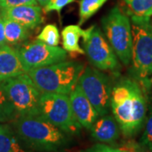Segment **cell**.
I'll list each match as a JSON object with an SVG mask.
<instances>
[{
	"mask_svg": "<svg viewBox=\"0 0 152 152\" xmlns=\"http://www.w3.org/2000/svg\"><path fill=\"white\" fill-rule=\"evenodd\" d=\"M111 109L125 137L136 135L146 119L145 92L134 78H123L112 88Z\"/></svg>",
	"mask_w": 152,
	"mask_h": 152,
	"instance_id": "1",
	"label": "cell"
},
{
	"mask_svg": "<svg viewBox=\"0 0 152 152\" xmlns=\"http://www.w3.org/2000/svg\"><path fill=\"white\" fill-rule=\"evenodd\" d=\"M13 128L20 140L36 151H57L69 143L64 132L40 115L19 116Z\"/></svg>",
	"mask_w": 152,
	"mask_h": 152,
	"instance_id": "2",
	"label": "cell"
},
{
	"mask_svg": "<svg viewBox=\"0 0 152 152\" xmlns=\"http://www.w3.org/2000/svg\"><path fill=\"white\" fill-rule=\"evenodd\" d=\"M132 75L145 92L152 86V22L151 18L130 15Z\"/></svg>",
	"mask_w": 152,
	"mask_h": 152,
	"instance_id": "3",
	"label": "cell"
},
{
	"mask_svg": "<svg viewBox=\"0 0 152 152\" xmlns=\"http://www.w3.org/2000/svg\"><path fill=\"white\" fill-rule=\"evenodd\" d=\"M85 65L75 61H63L52 65L31 69L28 75L42 92L69 95L78 84Z\"/></svg>",
	"mask_w": 152,
	"mask_h": 152,
	"instance_id": "4",
	"label": "cell"
},
{
	"mask_svg": "<svg viewBox=\"0 0 152 152\" xmlns=\"http://www.w3.org/2000/svg\"><path fill=\"white\" fill-rule=\"evenodd\" d=\"M107 42L120 61L129 65L132 57V27L129 15L115 6L102 20Z\"/></svg>",
	"mask_w": 152,
	"mask_h": 152,
	"instance_id": "5",
	"label": "cell"
},
{
	"mask_svg": "<svg viewBox=\"0 0 152 152\" xmlns=\"http://www.w3.org/2000/svg\"><path fill=\"white\" fill-rule=\"evenodd\" d=\"M0 89L13 105L19 116L39 115L42 91L27 73L10 78L0 85Z\"/></svg>",
	"mask_w": 152,
	"mask_h": 152,
	"instance_id": "6",
	"label": "cell"
},
{
	"mask_svg": "<svg viewBox=\"0 0 152 152\" xmlns=\"http://www.w3.org/2000/svg\"><path fill=\"white\" fill-rule=\"evenodd\" d=\"M39 115L66 134L76 135L80 133L82 127L73 113L69 95L42 92L39 101Z\"/></svg>",
	"mask_w": 152,
	"mask_h": 152,
	"instance_id": "7",
	"label": "cell"
},
{
	"mask_svg": "<svg viewBox=\"0 0 152 152\" xmlns=\"http://www.w3.org/2000/svg\"><path fill=\"white\" fill-rule=\"evenodd\" d=\"M78 85L95 107L99 117L108 114L111 108L112 86L109 78L102 71L87 66L82 72Z\"/></svg>",
	"mask_w": 152,
	"mask_h": 152,
	"instance_id": "8",
	"label": "cell"
},
{
	"mask_svg": "<svg viewBox=\"0 0 152 152\" xmlns=\"http://www.w3.org/2000/svg\"><path fill=\"white\" fill-rule=\"evenodd\" d=\"M83 38L85 53L91 64L102 71H118L120 65L118 57L111 45L105 39L101 29L92 26L86 30Z\"/></svg>",
	"mask_w": 152,
	"mask_h": 152,
	"instance_id": "9",
	"label": "cell"
},
{
	"mask_svg": "<svg viewBox=\"0 0 152 152\" xmlns=\"http://www.w3.org/2000/svg\"><path fill=\"white\" fill-rule=\"evenodd\" d=\"M17 53L27 73L29 70L52 65L65 61L67 52L59 47H53L35 40L18 45Z\"/></svg>",
	"mask_w": 152,
	"mask_h": 152,
	"instance_id": "10",
	"label": "cell"
},
{
	"mask_svg": "<svg viewBox=\"0 0 152 152\" xmlns=\"http://www.w3.org/2000/svg\"><path fill=\"white\" fill-rule=\"evenodd\" d=\"M69 97L76 120L82 128L90 130L99 117L95 107L83 93L78 84L69 95Z\"/></svg>",
	"mask_w": 152,
	"mask_h": 152,
	"instance_id": "11",
	"label": "cell"
},
{
	"mask_svg": "<svg viewBox=\"0 0 152 152\" xmlns=\"http://www.w3.org/2000/svg\"><path fill=\"white\" fill-rule=\"evenodd\" d=\"M1 16L14 20L30 30L37 28L43 22L42 10L37 5H20L0 10Z\"/></svg>",
	"mask_w": 152,
	"mask_h": 152,
	"instance_id": "12",
	"label": "cell"
},
{
	"mask_svg": "<svg viewBox=\"0 0 152 152\" xmlns=\"http://www.w3.org/2000/svg\"><path fill=\"white\" fill-rule=\"evenodd\" d=\"M90 131L94 140L105 144L113 143L118 140L121 133L118 124L113 115L108 114L98 117Z\"/></svg>",
	"mask_w": 152,
	"mask_h": 152,
	"instance_id": "13",
	"label": "cell"
},
{
	"mask_svg": "<svg viewBox=\"0 0 152 152\" xmlns=\"http://www.w3.org/2000/svg\"><path fill=\"white\" fill-rule=\"evenodd\" d=\"M26 73L15 48L10 45L0 47V85L7 80Z\"/></svg>",
	"mask_w": 152,
	"mask_h": 152,
	"instance_id": "14",
	"label": "cell"
},
{
	"mask_svg": "<svg viewBox=\"0 0 152 152\" xmlns=\"http://www.w3.org/2000/svg\"><path fill=\"white\" fill-rule=\"evenodd\" d=\"M86 30L77 25H70L64 28L61 34L63 48L70 54H86L84 48L80 45V40L86 37Z\"/></svg>",
	"mask_w": 152,
	"mask_h": 152,
	"instance_id": "15",
	"label": "cell"
},
{
	"mask_svg": "<svg viewBox=\"0 0 152 152\" xmlns=\"http://www.w3.org/2000/svg\"><path fill=\"white\" fill-rule=\"evenodd\" d=\"M3 20L4 23V34L7 45L11 47L17 46L25 42L30 37V29L10 18L3 17Z\"/></svg>",
	"mask_w": 152,
	"mask_h": 152,
	"instance_id": "16",
	"label": "cell"
},
{
	"mask_svg": "<svg viewBox=\"0 0 152 152\" xmlns=\"http://www.w3.org/2000/svg\"><path fill=\"white\" fill-rule=\"evenodd\" d=\"M0 152H27L11 127L0 133Z\"/></svg>",
	"mask_w": 152,
	"mask_h": 152,
	"instance_id": "17",
	"label": "cell"
},
{
	"mask_svg": "<svg viewBox=\"0 0 152 152\" xmlns=\"http://www.w3.org/2000/svg\"><path fill=\"white\" fill-rule=\"evenodd\" d=\"M129 10V15L137 17L151 18L152 0H124Z\"/></svg>",
	"mask_w": 152,
	"mask_h": 152,
	"instance_id": "18",
	"label": "cell"
},
{
	"mask_svg": "<svg viewBox=\"0 0 152 152\" xmlns=\"http://www.w3.org/2000/svg\"><path fill=\"white\" fill-rule=\"evenodd\" d=\"M108 0H80L79 25L81 26L85 22L87 21Z\"/></svg>",
	"mask_w": 152,
	"mask_h": 152,
	"instance_id": "19",
	"label": "cell"
},
{
	"mask_svg": "<svg viewBox=\"0 0 152 152\" xmlns=\"http://www.w3.org/2000/svg\"><path fill=\"white\" fill-rule=\"evenodd\" d=\"M19 117L13 105L6 97L5 94L0 89V123L13 122Z\"/></svg>",
	"mask_w": 152,
	"mask_h": 152,
	"instance_id": "20",
	"label": "cell"
},
{
	"mask_svg": "<svg viewBox=\"0 0 152 152\" xmlns=\"http://www.w3.org/2000/svg\"><path fill=\"white\" fill-rule=\"evenodd\" d=\"M37 39L50 46L57 47L60 42L59 31L55 25H47L38 35Z\"/></svg>",
	"mask_w": 152,
	"mask_h": 152,
	"instance_id": "21",
	"label": "cell"
},
{
	"mask_svg": "<svg viewBox=\"0 0 152 152\" xmlns=\"http://www.w3.org/2000/svg\"><path fill=\"white\" fill-rule=\"evenodd\" d=\"M140 144L147 152H152V111L145 122V127L140 139Z\"/></svg>",
	"mask_w": 152,
	"mask_h": 152,
	"instance_id": "22",
	"label": "cell"
},
{
	"mask_svg": "<svg viewBox=\"0 0 152 152\" xmlns=\"http://www.w3.org/2000/svg\"><path fill=\"white\" fill-rule=\"evenodd\" d=\"M74 1L75 0H49L47 5L43 7L44 13H48L52 11L60 13L65 6L73 3Z\"/></svg>",
	"mask_w": 152,
	"mask_h": 152,
	"instance_id": "23",
	"label": "cell"
},
{
	"mask_svg": "<svg viewBox=\"0 0 152 152\" xmlns=\"http://www.w3.org/2000/svg\"><path fill=\"white\" fill-rule=\"evenodd\" d=\"M37 0H0V10L20 5H37Z\"/></svg>",
	"mask_w": 152,
	"mask_h": 152,
	"instance_id": "24",
	"label": "cell"
},
{
	"mask_svg": "<svg viewBox=\"0 0 152 152\" xmlns=\"http://www.w3.org/2000/svg\"><path fill=\"white\" fill-rule=\"evenodd\" d=\"M82 152H123V149H117L102 144H97Z\"/></svg>",
	"mask_w": 152,
	"mask_h": 152,
	"instance_id": "25",
	"label": "cell"
},
{
	"mask_svg": "<svg viewBox=\"0 0 152 152\" xmlns=\"http://www.w3.org/2000/svg\"><path fill=\"white\" fill-rule=\"evenodd\" d=\"M4 45H7L4 34V23L3 17L0 15V47H3Z\"/></svg>",
	"mask_w": 152,
	"mask_h": 152,
	"instance_id": "26",
	"label": "cell"
},
{
	"mask_svg": "<svg viewBox=\"0 0 152 152\" xmlns=\"http://www.w3.org/2000/svg\"><path fill=\"white\" fill-rule=\"evenodd\" d=\"M10 128V124H5V123H0V133L7 130V129H9Z\"/></svg>",
	"mask_w": 152,
	"mask_h": 152,
	"instance_id": "27",
	"label": "cell"
},
{
	"mask_svg": "<svg viewBox=\"0 0 152 152\" xmlns=\"http://www.w3.org/2000/svg\"><path fill=\"white\" fill-rule=\"evenodd\" d=\"M37 1L39 5L42 6V7H45L47 5V4L48 3L49 0H37Z\"/></svg>",
	"mask_w": 152,
	"mask_h": 152,
	"instance_id": "28",
	"label": "cell"
},
{
	"mask_svg": "<svg viewBox=\"0 0 152 152\" xmlns=\"http://www.w3.org/2000/svg\"><path fill=\"white\" fill-rule=\"evenodd\" d=\"M123 152H132L130 151H128V150H125V149H123Z\"/></svg>",
	"mask_w": 152,
	"mask_h": 152,
	"instance_id": "29",
	"label": "cell"
}]
</instances>
